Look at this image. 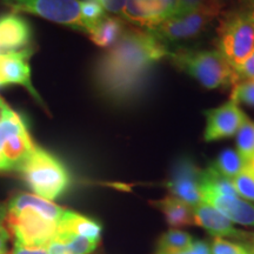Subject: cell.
Here are the masks:
<instances>
[{
	"label": "cell",
	"instance_id": "ba28073f",
	"mask_svg": "<svg viewBox=\"0 0 254 254\" xmlns=\"http://www.w3.org/2000/svg\"><path fill=\"white\" fill-rule=\"evenodd\" d=\"M202 171L189 157H182L174 163L167 187L173 196L195 207L202 202Z\"/></svg>",
	"mask_w": 254,
	"mask_h": 254
},
{
	"label": "cell",
	"instance_id": "f1b7e54d",
	"mask_svg": "<svg viewBox=\"0 0 254 254\" xmlns=\"http://www.w3.org/2000/svg\"><path fill=\"white\" fill-rule=\"evenodd\" d=\"M177 2H178V6H177V13L176 14L187 13V12L194 11V9L202 7V6L218 5L214 0H177ZM218 6H220V5H218Z\"/></svg>",
	"mask_w": 254,
	"mask_h": 254
},
{
	"label": "cell",
	"instance_id": "5bb4252c",
	"mask_svg": "<svg viewBox=\"0 0 254 254\" xmlns=\"http://www.w3.org/2000/svg\"><path fill=\"white\" fill-rule=\"evenodd\" d=\"M202 202L213 206L228 220L245 226H254V204L239 196L209 194L202 198Z\"/></svg>",
	"mask_w": 254,
	"mask_h": 254
},
{
	"label": "cell",
	"instance_id": "44dd1931",
	"mask_svg": "<svg viewBox=\"0 0 254 254\" xmlns=\"http://www.w3.org/2000/svg\"><path fill=\"white\" fill-rule=\"evenodd\" d=\"M193 238L189 233L178 230H171L161 236L158 241V252L176 253L184 252L192 245Z\"/></svg>",
	"mask_w": 254,
	"mask_h": 254
},
{
	"label": "cell",
	"instance_id": "9a60e30c",
	"mask_svg": "<svg viewBox=\"0 0 254 254\" xmlns=\"http://www.w3.org/2000/svg\"><path fill=\"white\" fill-rule=\"evenodd\" d=\"M36 147L37 146L32 141L27 125H25L5 139L0 147V152L8 164L9 170L19 171Z\"/></svg>",
	"mask_w": 254,
	"mask_h": 254
},
{
	"label": "cell",
	"instance_id": "e0dca14e",
	"mask_svg": "<svg viewBox=\"0 0 254 254\" xmlns=\"http://www.w3.org/2000/svg\"><path fill=\"white\" fill-rule=\"evenodd\" d=\"M58 232L59 233L77 234V236L99 241L103 227L99 222L67 209L62 220L59 221Z\"/></svg>",
	"mask_w": 254,
	"mask_h": 254
},
{
	"label": "cell",
	"instance_id": "4dcf8cb0",
	"mask_svg": "<svg viewBox=\"0 0 254 254\" xmlns=\"http://www.w3.org/2000/svg\"><path fill=\"white\" fill-rule=\"evenodd\" d=\"M12 254H47V251L45 247L26 246L21 245V244L19 243H15Z\"/></svg>",
	"mask_w": 254,
	"mask_h": 254
},
{
	"label": "cell",
	"instance_id": "d4e9b609",
	"mask_svg": "<svg viewBox=\"0 0 254 254\" xmlns=\"http://www.w3.org/2000/svg\"><path fill=\"white\" fill-rule=\"evenodd\" d=\"M105 9L94 0L81 1V17L86 26V34H90L99 21L105 17Z\"/></svg>",
	"mask_w": 254,
	"mask_h": 254
},
{
	"label": "cell",
	"instance_id": "277c9868",
	"mask_svg": "<svg viewBox=\"0 0 254 254\" xmlns=\"http://www.w3.org/2000/svg\"><path fill=\"white\" fill-rule=\"evenodd\" d=\"M218 51L233 68L245 62L254 51V20L233 11L222 19L219 26Z\"/></svg>",
	"mask_w": 254,
	"mask_h": 254
},
{
	"label": "cell",
	"instance_id": "6da1fadb",
	"mask_svg": "<svg viewBox=\"0 0 254 254\" xmlns=\"http://www.w3.org/2000/svg\"><path fill=\"white\" fill-rule=\"evenodd\" d=\"M168 52V47L150 31L125 30L119 40L95 63V90L101 98L117 106L134 104L144 97L155 66L167 58Z\"/></svg>",
	"mask_w": 254,
	"mask_h": 254
},
{
	"label": "cell",
	"instance_id": "ffe728a7",
	"mask_svg": "<svg viewBox=\"0 0 254 254\" xmlns=\"http://www.w3.org/2000/svg\"><path fill=\"white\" fill-rule=\"evenodd\" d=\"M246 165L247 163L239 154V152L227 148L218 155L217 160L211 164V166L222 177L232 180L246 167Z\"/></svg>",
	"mask_w": 254,
	"mask_h": 254
},
{
	"label": "cell",
	"instance_id": "5b68a950",
	"mask_svg": "<svg viewBox=\"0 0 254 254\" xmlns=\"http://www.w3.org/2000/svg\"><path fill=\"white\" fill-rule=\"evenodd\" d=\"M218 5H207L184 14H176L150 31L153 36L168 47L170 44L195 39L211 26L221 13Z\"/></svg>",
	"mask_w": 254,
	"mask_h": 254
},
{
	"label": "cell",
	"instance_id": "1f68e13d",
	"mask_svg": "<svg viewBox=\"0 0 254 254\" xmlns=\"http://www.w3.org/2000/svg\"><path fill=\"white\" fill-rule=\"evenodd\" d=\"M238 11L254 20V0H240V7Z\"/></svg>",
	"mask_w": 254,
	"mask_h": 254
},
{
	"label": "cell",
	"instance_id": "7c38bea8",
	"mask_svg": "<svg viewBox=\"0 0 254 254\" xmlns=\"http://www.w3.org/2000/svg\"><path fill=\"white\" fill-rule=\"evenodd\" d=\"M32 38L28 21L17 12L0 15V52L27 49Z\"/></svg>",
	"mask_w": 254,
	"mask_h": 254
},
{
	"label": "cell",
	"instance_id": "cb8c5ba5",
	"mask_svg": "<svg viewBox=\"0 0 254 254\" xmlns=\"http://www.w3.org/2000/svg\"><path fill=\"white\" fill-rule=\"evenodd\" d=\"M238 195L254 201V172L247 166L232 179Z\"/></svg>",
	"mask_w": 254,
	"mask_h": 254
},
{
	"label": "cell",
	"instance_id": "2e32d148",
	"mask_svg": "<svg viewBox=\"0 0 254 254\" xmlns=\"http://www.w3.org/2000/svg\"><path fill=\"white\" fill-rule=\"evenodd\" d=\"M25 208L34 209L38 213L44 215V217L50 219V220L58 222V224L64 215H65L66 211H67V209L53 204L50 200L40 198V196L34 194H28V193L17 194L14 198H12L7 205L8 211L18 212Z\"/></svg>",
	"mask_w": 254,
	"mask_h": 254
},
{
	"label": "cell",
	"instance_id": "ac0fdd59",
	"mask_svg": "<svg viewBox=\"0 0 254 254\" xmlns=\"http://www.w3.org/2000/svg\"><path fill=\"white\" fill-rule=\"evenodd\" d=\"M153 204L155 207L160 208L170 226L182 227L195 224L192 207L176 196L168 195Z\"/></svg>",
	"mask_w": 254,
	"mask_h": 254
},
{
	"label": "cell",
	"instance_id": "7a4b0ae2",
	"mask_svg": "<svg viewBox=\"0 0 254 254\" xmlns=\"http://www.w3.org/2000/svg\"><path fill=\"white\" fill-rule=\"evenodd\" d=\"M174 67L199 81L205 88H227L237 84L236 72L218 50L179 49L168 52Z\"/></svg>",
	"mask_w": 254,
	"mask_h": 254
},
{
	"label": "cell",
	"instance_id": "52a82bcc",
	"mask_svg": "<svg viewBox=\"0 0 254 254\" xmlns=\"http://www.w3.org/2000/svg\"><path fill=\"white\" fill-rule=\"evenodd\" d=\"M8 232L14 234L15 243L26 246L45 247L58 232V222L50 220L32 208L8 211L5 219Z\"/></svg>",
	"mask_w": 254,
	"mask_h": 254
},
{
	"label": "cell",
	"instance_id": "7402d4cb",
	"mask_svg": "<svg viewBox=\"0 0 254 254\" xmlns=\"http://www.w3.org/2000/svg\"><path fill=\"white\" fill-rule=\"evenodd\" d=\"M238 152L246 163L254 157V123L247 118L237 132Z\"/></svg>",
	"mask_w": 254,
	"mask_h": 254
},
{
	"label": "cell",
	"instance_id": "30bf717a",
	"mask_svg": "<svg viewBox=\"0 0 254 254\" xmlns=\"http://www.w3.org/2000/svg\"><path fill=\"white\" fill-rule=\"evenodd\" d=\"M205 117L204 139L208 142L233 136L247 119L246 114L233 98L217 109L206 111Z\"/></svg>",
	"mask_w": 254,
	"mask_h": 254
},
{
	"label": "cell",
	"instance_id": "8992f818",
	"mask_svg": "<svg viewBox=\"0 0 254 254\" xmlns=\"http://www.w3.org/2000/svg\"><path fill=\"white\" fill-rule=\"evenodd\" d=\"M14 12L36 14L46 20L87 33L81 17V0H0Z\"/></svg>",
	"mask_w": 254,
	"mask_h": 254
},
{
	"label": "cell",
	"instance_id": "83f0119b",
	"mask_svg": "<svg viewBox=\"0 0 254 254\" xmlns=\"http://www.w3.org/2000/svg\"><path fill=\"white\" fill-rule=\"evenodd\" d=\"M234 72H236L237 84L254 79V51L247 57L245 62H243L234 68Z\"/></svg>",
	"mask_w": 254,
	"mask_h": 254
},
{
	"label": "cell",
	"instance_id": "e575fe53",
	"mask_svg": "<svg viewBox=\"0 0 254 254\" xmlns=\"http://www.w3.org/2000/svg\"><path fill=\"white\" fill-rule=\"evenodd\" d=\"M4 171H11V170H9L8 164L6 163L5 158L2 157L1 152H0V172H4Z\"/></svg>",
	"mask_w": 254,
	"mask_h": 254
},
{
	"label": "cell",
	"instance_id": "4316f807",
	"mask_svg": "<svg viewBox=\"0 0 254 254\" xmlns=\"http://www.w3.org/2000/svg\"><path fill=\"white\" fill-rule=\"evenodd\" d=\"M211 254H252V251L240 244L215 238L211 246Z\"/></svg>",
	"mask_w": 254,
	"mask_h": 254
},
{
	"label": "cell",
	"instance_id": "8d00e7d4",
	"mask_svg": "<svg viewBox=\"0 0 254 254\" xmlns=\"http://www.w3.org/2000/svg\"><path fill=\"white\" fill-rule=\"evenodd\" d=\"M214 1L217 2L218 5H220L221 7H224L225 4H226V1H227V0H214Z\"/></svg>",
	"mask_w": 254,
	"mask_h": 254
},
{
	"label": "cell",
	"instance_id": "836d02e7",
	"mask_svg": "<svg viewBox=\"0 0 254 254\" xmlns=\"http://www.w3.org/2000/svg\"><path fill=\"white\" fill-rule=\"evenodd\" d=\"M6 215H7V206L0 205V228L4 226Z\"/></svg>",
	"mask_w": 254,
	"mask_h": 254
},
{
	"label": "cell",
	"instance_id": "3957f363",
	"mask_svg": "<svg viewBox=\"0 0 254 254\" xmlns=\"http://www.w3.org/2000/svg\"><path fill=\"white\" fill-rule=\"evenodd\" d=\"M19 171L36 195L50 201L62 196L71 185V176L65 165L38 146Z\"/></svg>",
	"mask_w": 254,
	"mask_h": 254
},
{
	"label": "cell",
	"instance_id": "4fadbf2b",
	"mask_svg": "<svg viewBox=\"0 0 254 254\" xmlns=\"http://www.w3.org/2000/svg\"><path fill=\"white\" fill-rule=\"evenodd\" d=\"M196 225L205 228L211 236L217 238H233V239H250L251 236L246 232L237 230L231 220L220 213L213 206L201 202L193 209Z\"/></svg>",
	"mask_w": 254,
	"mask_h": 254
},
{
	"label": "cell",
	"instance_id": "f35d334b",
	"mask_svg": "<svg viewBox=\"0 0 254 254\" xmlns=\"http://www.w3.org/2000/svg\"><path fill=\"white\" fill-rule=\"evenodd\" d=\"M1 86H5V85H4V84H2V81H1V79H0V87H1Z\"/></svg>",
	"mask_w": 254,
	"mask_h": 254
},
{
	"label": "cell",
	"instance_id": "d6a6232c",
	"mask_svg": "<svg viewBox=\"0 0 254 254\" xmlns=\"http://www.w3.org/2000/svg\"><path fill=\"white\" fill-rule=\"evenodd\" d=\"M8 239H9V232L5 226H2L0 228V254H6Z\"/></svg>",
	"mask_w": 254,
	"mask_h": 254
},
{
	"label": "cell",
	"instance_id": "8fae6325",
	"mask_svg": "<svg viewBox=\"0 0 254 254\" xmlns=\"http://www.w3.org/2000/svg\"><path fill=\"white\" fill-rule=\"evenodd\" d=\"M31 55L32 51L28 49L2 52L0 60V79L4 85H20L25 87L34 99L41 103L39 94L31 80V67L28 63Z\"/></svg>",
	"mask_w": 254,
	"mask_h": 254
},
{
	"label": "cell",
	"instance_id": "603a6c76",
	"mask_svg": "<svg viewBox=\"0 0 254 254\" xmlns=\"http://www.w3.org/2000/svg\"><path fill=\"white\" fill-rule=\"evenodd\" d=\"M64 243H65L67 254H88L97 249L98 240L90 239V238L77 236V234L69 233H57Z\"/></svg>",
	"mask_w": 254,
	"mask_h": 254
},
{
	"label": "cell",
	"instance_id": "9c48e42d",
	"mask_svg": "<svg viewBox=\"0 0 254 254\" xmlns=\"http://www.w3.org/2000/svg\"><path fill=\"white\" fill-rule=\"evenodd\" d=\"M177 0H126L122 17L128 23L152 30L177 13Z\"/></svg>",
	"mask_w": 254,
	"mask_h": 254
},
{
	"label": "cell",
	"instance_id": "f546056e",
	"mask_svg": "<svg viewBox=\"0 0 254 254\" xmlns=\"http://www.w3.org/2000/svg\"><path fill=\"white\" fill-rule=\"evenodd\" d=\"M94 1H97L105 11L118 15H122L126 4V0H94Z\"/></svg>",
	"mask_w": 254,
	"mask_h": 254
},
{
	"label": "cell",
	"instance_id": "d6986e66",
	"mask_svg": "<svg viewBox=\"0 0 254 254\" xmlns=\"http://www.w3.org/2000/svg\"><path fill=\"white\" fill-rule=\"evenodd\" d=\"M125 30V23L123 19L105 15L99 23L95 25L93 31L88 36L95 45L100 47H111L119 40Z\"/></svg>",
	"mask_w": 254,
	"mask_h": 254
},
{
	"label": "cell",
	"instance_id": "74e56055",
	"mask_svg": "<svg viewBox=\"0 0 254 254\" xmlns=\"http://www.w3.org/2000/svg\"><path fill=\"white\" fill-rule=\"evenodd\" d=\"M157 254H190L189 253V251H184V252H176V253H160V252H158Z\"/></svg>",
	"mask_w": 254,
	"mask_h": 254
},
{
	"label": "cell",
	"instance_id": "ab89813d",
	"mask_svg": "<svg viewBox=\"0 0 254 254\" xmlns=\"http://www.w3.org/2000/svg\"><path fill=\"white\" fill-rule=\"evenodd\" d=\"M0 60H1V52H0Z\"/></svg>",
	"mask_w": 254,
	"mask_h": 254
},
{
	"label": "cell",
	"instance_id": "484cf974",
	"mask_svg": "<svg viewBox=\"0 0 254 254\" xmlns=\"http://www.w3.org/2000/svg\"><path fill=\"white\" fill-rule=\"evenodd\" d=\"M231 98L236 99L238 104L241 103L254 107V79L234 85Z\"/></svg>",
	"mask_w": 254,
	"mask_h": 254
},
{
	"label": "cell",
	"instance_id": "d590c367",
	"mask_svg": "<svg viewBox=\"0 0 254 254\" xmlns=\"http://www.w3.org/2000/svg\"><path fill=\"white\" fill-rule=\"evenodd\" d=\"M247 166H249V167L251 168V170H252L253 172H254V157H253L252 159H251L249 163H247Z\"/></svg>",
	"mask_w": 254,
	"mask_h": 254
}]
</instances>
